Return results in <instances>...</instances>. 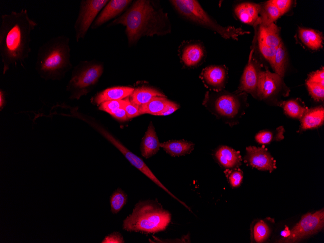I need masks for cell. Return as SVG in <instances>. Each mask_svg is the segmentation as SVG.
<instances>
[{
	"instance_id": "36",
	"label": "cell",
	"mask_w": 324,
	"mask_h": 243,
	"mask_svg": "<svg viewBox=\"0 0 324 243\" xmlns=\"http://www.w3.org/2000/svg\"><path fill=\"white\" fill-rule=\"evenodd\" d=\"M123 108L125 110L129 119L140 115L139 107L132 103L129 97L125 98V103Z\"/></svg>"
},
{
	"instance_id": "39",
	"label": "cell",
	"mask_w": 324,
	"mask_h": 243,
	"mask_svg": "<svg viewBox=\"0 0 324 243\" xmlns=\"http://www.w3.org/2000/svg\"><path fill=\"white\" fill-rule=\"evenodd\" d=\"M279 10L281 16L286 13L291 8L293 1L290 0H271Z\"/></svg>"
},
{
	"instance_id": "21",
	"label": "cell",
	"mask_w": 324,
	"mask_h": 243,
	"mask_svg": "<svg viewBox=\"0 0 324 243\" xmlns=\"http://www.w3.org/2000/svg\"><path fill=\"white\" fill-rule=\"evenodd\" d=\"M300 120L301 131L321 126L324 122V107L320 106L308 109Z\"/></svg>"
},
{
	"instance_id": "25",
	"label": "cell",
	"mask_w": 324,
	"mask_h": 243,
	"mask_svg": "<svg viewBox=\"0 0 324 243\" xmlns=\"http://www.w3.org/2000/svg\"><path fill=\"white\" fill-rule=\"evenodd\" d=\"M158 96L166 97L162 92L154 87L142 86L134 89L130 95V100L134 104L140 107Z\"/></svg>"
},
{
	"instance_id": "40",
	"label": "cell",
	"mask_w": 324,
	"mask_h": 243,
	"mask_svg": "<svg viewBox=\"0 0 324 243\" xmlns=\"http://www.w3.org/2000/svg\"><path fill=\"white\" fill-rule=\"evenodd\" d=\"M102 243H124L125 241L122 234L118 232H113L107 235L101 242Z\"/></svg>"
},
{
	"instance_id": "31",
	"label": "cell",
	"mask_w": 324,
	"mask_h": 243,
	"mask_svg": "<svg viewBox=\"0 0 324 243\" xmlns=\"http://www.w3.org/2000/svg\"><path fill=\"white\" fill-rule=\"evenodd\" d=\"M128 195L121 188H118L112 194L110 198L111 211L113 214L119 212L126 204Z\"/></svg>"
},
{
	"instance_id": "30",
	"label": "cell",
	"mask_w": 324,
	"mask_h": 243,
	"mask_svg": "<svg viewBox=\"0 0 324 243\" xmlns=\"http://www.w3.org/2000/svg\"><path fill=\"white\" fill-rule=\"evenodd\" d=\"M285 130L283 126H280L273 130H262L255 136L256 141L261 144H269L273 141H279L283 139Z\"/></svg>"
},
{
	"instance_id": "18",
	"label": "cell",
	"mask_w": 324,
	"mask_h": 243,
	"mask_svg": "<svg viewBox=\"0 0 324 243\" xmlns=\"http://www.w3.org/2000/svg\"><path fill=\"white\" fill-rule=\"evenodd\" d=\"M131 1L129 0H112L109 1L98 15L91 26L97 29L122 12Z\"/></svg>"
},
{
	"instance_id": "26",
	"label": "cell",
	"mask_w": 324,
	"mask_h": 243,
	"mask_svg": "<svg viewBox=\"0 0 324 243\" xmlns=\"http://www.w3.org/2000/svg\"><path fill=\"white\" fill-rule=\"evenodd\" d=\"M280 107L283 108L287 115L299 119H300L308 109L302 100L299 98L283 101Z\"/></svg>"
},
{
	"instance_id": "24",
	"label": "cell",
	"mask_w": 324,
	"mask_h": 243,
	"mask_svg": "<svg viewBox=\"0 0 324 243\" xmlns=\"http://www.w3.org/2000/svg\"><path fill=\"white\" fill-rule=\"evenodd\" d=\"M194 146L193 143L183 140H171L160 143V147L172 157L190 153Z\"/></svg>"
},
{
	"instance_id": "20",
	"label": "cell",
	"mask_w": 324,
	"mask_h": 243,
	"mask_svg": "<svg viewBox=\"0 0 324 243\" xmlns=\"http://www.w3.org/2000/svg\"><path fill=\"white\" fill-rule=\"evenodd\" d=\"M160 143L151 122L142 138L140 150L143 157L148 159L156 154L160 149Z\"/></svg>"
},
{
	"instance_id": "14",
	"label": "cell",
	"mask_w": 324,
	"mask_h": 243,
	"mask_svg": "<svg viewBox=\"0 0 324 243\" xmlns=\"http://www.w3.org/2000/svg\"><path fill=\"white\" fill-rule=\"evenodd\" d=\"M227 74V68L226 66L211 65L202 69L199 78L209 90L220 91L225 87Z\"/></svg>"
},
{
	"instance_id": "32",
	"label": "cell",
	"mask_w": 324,
	"mask_h": 243,
	"mask_svg": "<svg viewBox=\"0 0 324 243\" xmlns=\"http://www.w3.org/2000/svg\"><path fill=\"white\" fill-rule=\"evenodd\" d=\"M252 47L258 48L261 55L269 63L272 68L273 66L274 60L276 49L271 48L262 42L254 39Z\"/></svg>"
},
{
	"instance_id": "43",
	"label": "cell",
	"mask_w": 324,
	"mask_h": 243,
	"mask_svg": "<svg viewBox=\"0 0 324 243\" xmlns=\"http://www.w3.org/2000/svg\"><path fill=\"white\" fill-rule=\"evenodd\" d=\"M6 104V100L4 91L0 90V108L1 110L5 106Z\"/></svg>"
},
{
	"instance_id": "16",
	"label": "cell",
	"mask_w": 324,
	"mask_h": 243,
	"mask_svg": "<svg viewBox=\"0 0 324 243\" xmlns=\"http://www.w3.org/2000/svg\"><path fill=\"white\" fill-rule=\"evenodd\" d=\"M254 28V39L262 42L271 48L277 49L282 42L280 36V29L274 23L267 26L259 24Z\"/></svg>"
},
{
	"instance_id": "2",
	"label": "cell",
	"mask_w": 324,
	"mask_h": 243,
	"mask_svg": "<svg viewBox=\"0 0 324 243\" xmlns=\"http://www.w3.org/2000/svg\"><path fill=\"white\" fill-rule=\"evenodd\" d=\"M119 24L126 26L130 45L134 44L142 36L163 35L171 30L167 14L151 1L146 0L135 1L124 14L111 23Z\"/></svg>"
},
{
	"instance_id": "42",
	"label": "cell",
	"mask_w": 324,
	"mask_h": 243,
	"mask_svg": "<svg viewBox=\"0 0 324 243\" xmlns=\"http://www.w3.org/2000/svg\"><path fill=\"white\" fill-rule=\"evenodd\" d=\"M110 114H111L115 119L120 121H126L129 119L125 110L123 108L116 109L115 110L112 112Z\"/></svg>"
},
{
	"instance_id": "10",
	"label": "cell",
	"mask_w": 324,
	"mask_h": 243,
	"mask_svg": "<svg viewBox=\"0 0 324 243\" xmlns=\"http://www.w3.org/2000/svg\"><path fill=\"white\" fill-rule=\"evenodd\" d=\"M108 2L107 0L81 1L78 16L74 25L77 42L84 38L96 16Z\"/></svg>"
},
{
	"instance_id": "11",
	"label": "cell",
	"mask_w": 324,
	"mask_h": 243,
	"mask_svg": "<svg viewBox=\"0 0 324 243\" xmlns=\"http://www.w3.org/2000/svg\"><path fill=\"white\" fill-rule=\"evenodd\" d=\"M324 223L323 209L314 213H308L303 216L299 223L291 229L287 237L280 242H296L322 229L324 227Z\"/></svg>"
},
{
	"instance_id": "27",
	"label": "cell",
	"mask_w": 324,
	"mask_h": 243,
	"mask_svg": "<svg viewBox=\"0 0 324 243\" xmlns=\"http://www.w3.org/2000/svg\"><path fill=\"white\" fill-rule=\"evenodd\" d=\"M261 9L259 14L260 24L262 26H267L273 23L280 16L281 14L271 0L267 1L260 4Z\"/></svg>"
},
{
	"instance_id": "8",
	"label": "cell",
	"mask_w": 324,
	"mask_h": 243,
	"mask_svg": "<svg viewBox=\"0 0 324 243\" xmlns=\"http://www.w3.org/2000/svg\"><path fill=\"white\" fill-rule=\"evenodd\" d=\"M290 89L284 81L283 78L265 68L260 74L258 98L271 106H280L282 98L288 97Z\"/></svg>"
},
{
	"instance_id": "37",
	"label": "cell",
	"mask_w": 324,
	"mask_h": 243,
	"mask_svg": "<svg viewBox=\"0 0 324 243\" xmlns=\"http://www.w3.org/2000/svg\"><path fill=\"white\" fill-rule=\"evenodd\" d=\"M306 82H313L324 85V69L322 67L319 70L312 72L308 75Z\"/></svg>"
},
{
	"instance_id": "9",
	"label": "cell",
	"mask_w": 324,
	"mask_h": 243,
	"mask_svg": "<svg viewBox=\"0 0 324 243\" xmlns=\"http://www.w3.org/2000/svg\"><path fill=\"white\" fill-rule=\"evenodd\" d=\"M255 50L252 47L248 63L241 77L239 85L235 93L245 92L251 94L257 99L260 74L263 64L257 56Z\"/></svg>"
},
{
	"instance_id": "38",
	"label": "cell",
	"mask_w": 324,
	"mask_h": 243,
	"mask_svg": "<svg viewBox=\"0 0 324 243\" xmlns=\"http://www.w3.org/2000/svg\"><path fill=\"white\" fill-rule=\"evenodd\" d=\"M243 178V173L240 170L231 171L228 175V179L233 187L239 186Z\"/></svg>"
},
{
	"instance_id": "35",
	"label": "cell",
	"mask_w": 324,
	"mask_h": 243,
	"mask_svg": "<svg viewBox=\"0 0 324 243\" xmlns=\"http://www.w3.org/2000/svg\"><path fill=\"white\" fill-rule=\"evenodd\" d=\"M125 98L122 100H111L104 102L99 105V109L110 113L117 109L123 108Z\"/></svg>"
},
{
	"instance_id": "17",
	"label": "cell",
	"mask_w": 324,
	"mask_h": 243,
	"mask_svg": "<svg viewBox=\"0 0 324 243\" xmlns=\"http://www.w3.org/2000/svg\"><path fill=\"white\" fill-rule=\"evenodd\" d=\"M260 4L243 2L235 6L234 12L241 22L254 27L260 24Z\"/></svg>"
},
{
	"instance_id": "3",
	"label": "cell",
	"mask_w": 324,
	"mask_h": 243,
	"mask_svg": "<svg viewBox=\"0 0 324 243\" xmlns=\"http://www.w3.org/2000/svg\"><path fill=\"white\" fill-rule=\"evenodd\" d=\"M71 67L68 37L62 35L52 37L39 47L35 69L42 78L61 80Z\"/></svg>"
},
{
	"instance_id": "23",
	"label": "cell",
	"mask_w": 324,
	"mask_h": 243,
	"mask_svg": "<svg viewBox=\"0 0 324 243\" xmlns=\"http://www.w3.org/2000/svg\"><path fill=\"white\" fill-rule=\"evenodd\" d=\"M215 156L220 164L227 169L236 167L241 163L239 152L227 146L220 147L215 152Z\"/></svg>"
},
{
	"instance_id": "29",
	"label": "cell",
	"mask_w": 324,
	"mask_h": 243,
	"mask_svg": "<svg viewBox=\"0 0 324 243\" xmlns=\"http://www.w3.org/2000/svg\"><path fill=\"white\" fill-rule=\"evenodd\" d=\"M288 63V55L286 48L282 42L276 49L272 69L275 73L283 78Z\"/></svg>"
},
{
	"instance_id": "33",
	"label": "cell",
	"mask_w": 324,
	"mask_h": 243,
	"mask_svg": "<svg viewBox=\"0 0 324 243\" xmlns=\"http://www.w3.org/2000/svg\"><path fill=\"white\" fill-rule=\"evenodd\" d=\"M269 234V228L265 222L259 221L256 224L254 227L253 235L256 242H263L268 238Z\"/></svg>"
},
{
	"instance_id": "41",
	"label": "cell",
	"mask_w": 324,
	"mask_h": 243,
	"mask_svg": "<svg viewBox=\"0 0 324 243\" xmlns=\"http://www.w3.org/2000/svg\"><path fill=\"white\" fill-rule=\"evenodd\" d=\"M179 108L177 103L169 100L164 109L159 113V115H168L172 114Z\"/></svg>"
},
{
	"instance_id": "28",
	"label": "cell",
	"mask_w": 324,
	"mask_h": 243,
	"mask_svg": "<svg viewBox=\"0 0 324 243\" xmlns=\"http://www.w3.org/2000/svg\"><path fill=\"white\" fill-rule=\"evenodd\" d=\"M169 101L166 97H155L147 103L139 107L140 114L159 115Z\"/></svg>"
},
{
	"instance_id": "15",
	"label": "cell",
	"mask_w": 324,
	"mask_h": 243,
	"mask_svg": "<svg viewBox=\"0 0 324 243\" xmlns=\"http://www.w3.org/2000/svg\"><path fill=\"white\" fill-rule=\"evenodd\" d=\"M246 151L245 162L252 167L270 172L275 168V161L264 147L249 146L246 147Z\"/></svg>"
},
{
	"instance_id": "7",
	"label": "cell",
	"mask_w": 324,
	"mask_h": 243,
	"mask_svg": "<svg viewBox=\"0 0 324 243\" xmlns=\"http://www.w3.org/2000/svg\"><path fill=\"white\" fill-rule=\"evenodd\" d=\"M103 65L96 61L81 62L74 67L66 90L70 94L69 98L79 99L86 95L97 82L103 72Z\"/></svg>"
},
{
	"instance_id": "34",
	"label": "cell",
	"mask_w": 324,
	"mask_h": 243,
	"mask_svg": "<svg viewBox=\"0 0 324 243\" xmlns=\"http://www.w3.org/2000/svg\"><path fill=\"white\" fill-rule=\"evenodd\" d=\"M310 95L315 100L324 101V85L313 82H306Z\"/></svg>"
},
{
	"instance_id": "4",
	"label": "cell",
	"mask_w": 324,
	"mask_h": 243,
	"mask_svg": "<svg viewBox=\"0 0 324 243\" xmlns=\"http://www.w3.org/2000/svg\"><path fill=\"white\" fill-rule=\"evenodd\" d=\"M171 220V213L157 201L142 200L123 220L122 228L129 232L156 233L165 230Z\"/></svg>"
},
{
	"instance_id": "5",
	"label": "cell",
	"mask_w": 324,
	"mask_h": 243,
	"mask_svg": "<svg viewBox=\"0 0 324 243\" xmlns=\"http://www.w3.org/2000/svg\"><path fill=\"white\" fill-rule=\"evenodd\" d=\"M246 93H231L226 90H209L202 102L204 107L217 118L232 127L239 122L249 106Z\"/></svg>"
},
{
	"instance_id": "6",
	"label": "cell",
	"mask_w": 324,
	"mask_h": 243,
	"mask_svg": "<svg viewBox=\"0 0 324 243\" xmlns=\"http://www.w3.org/2000/svg\"><path fill=\"white\" fill-rule=\"evenodd\" d=\"M175 9L189 21L219 34L225 39L238 40L249 32L234 26L224 27L210 16L199 3L195 0H170Z\"/></svg>"
},
{
	"instance_id": "13",
	"label": "cell",
	"mask_w": 324,
	"mask_h": 243,
	"mask_svg": "<svg viewBox=\"0 0 324 243\" xmlns=\"http://www.w3.org/2000/svg\"><path fill=\"white\" fill-rule=\"evenodd\" d=\"M180 61L188 68L196 67L201 65L206 58V50L203 43L199 40L184 41L179 50Z\"/></svg>"
},
{
	"instance_id": "22",
	"label": "cell",
	"mask_w": 324,
	"mask_h": 243,
	"mask_svg": "<svg viewBox=\"0 0 324 243\" xmlns=\"http://www.w3.org/2000/svg\"><path fill=\"white\" fill-rule=\"evenodd\" d=\"M297 35L301 43L309 49L317 50L323 47V36L321 32L311 29L299 28Z\"/></svg>"
},
{
	"instance_id": "1",
	"label": "cell",
	"mask_w": 324,
	"mask_h": 243,
	"mask_svg": "<svg viewBox=\"0 0 324 243\" xmlns=\"http://www.w3.org/2000/svg\"><path fill=\"white\" fill-rule=\"evenodd\" d=\"M37 25L25 9L1 16L0 55L4 74L11 66L22 65L29 57L31 52V34Z\"/></svg>"
},
{
	"instance_id": "12",
	"label": "cell",
	"mask_w": 324,
	"mask_h": 243,
	"mask_svg": "<svg viewBox=\"0 0 324 243\" xmlns=\"http://www.w3.org/2000/svg\"><path fill=\"white\" fill-rule=\"evenodd\" d=\"M97 129L100 133L115 146L128 160L130 164L140 171L146 176L149 178L157 185L168 193L170 196L178 200L181 201L178 198L172 194L156 177L143 160L139 157L131 152L117 138L103 128L98 127Z\"/></svg>"
},
{
	"instance_id": "19",
	"label": "cell",
	"mask_w": 324,
	"mask_h": 243,
	"mask_svg": "<svg viewBox=\"0 0 324 243\" xmlns=\"http://www.w3.org/2000/svg\"><path fill=\"white\" fill-rule=\"evenodd\" d=\"M134 90L133 88L127 86L107 88L97 94L92 99V102L99 105L107 101L122 100L130 96Z\"/></svg>"
}]
</instances>
